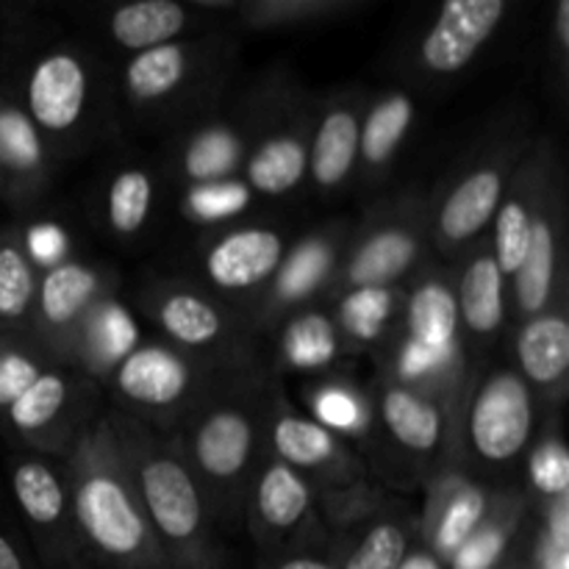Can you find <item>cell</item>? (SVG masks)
I'll use <instances>...</instances> for the list:
<instances>
[{"label":"cell","instance_id":"1","mask_svg":"<svg viewBox=\"0 0 569 569\" xmlns=\"http://www.w3.org/2000/svg\"><path fill=\"white\" fill-rule=\"evenodd\" d=\"M270 383L256 365L226 370L170 433L206 492L217 526L242 517L250 481L267 453Z\"/></svg>","mask_w":569,"mask_h":569},{"label":"cell","instance_id":"2","mask_svg":"<svg viewBox=\"0 0 569 569\" xmlns=\"http://www.w3.org/2000/svg\"><path fill=\"white\" fill-rule=\"evenodd\" d=\"M59 461L89 565L170 569L139 503L109 411H100Z\"/></svg>","mask_w":569,"mask_h":569},{"label":"cell","instance_id":"3","mask_svg":"<svg viewBox=\"0 0 569 569\" xmlns=\"http://www.w3.org/2000/svg\"><path fill=\"white\" fill-rule=\"evenodd\" d=\"M109 420L170 569H228L209 500L176 439L114 409Z\"/></svg>","mask_w":569,"mask_h":569},{"label":"cell","instance_id":"4","mask_svg":"<svg viewBox=\"0 0 569 569\" xmlns=\"http://www.w3.org/2000/svg\"><path fill=\"white\" fill-rule=\"evenodd\" d=\"M233 61L237 42L228 28L198 31L128 56L117 70V98L142 122H183L226 92Z\"/></svg>","mask_w":569,"mask_h":569},{"label":"cell","instance_id":"5","mask_svg":"<svg viewBox=\"0 0 569 569\" xmlns=\"http://www.w3.org/2000/svg\"><path fill=\"white\" fill-rule=\"evenodd\" d=\"M20 109L56 161L87 148L103 122V67L83 44H48L28 64Z\"/></svg>","mask_w":569,"mask_h":569},{"label":"cell","instance_id":"6","mask_svg":"<svg viewBox=\"0 0 569 569\" xmlns=\"http://www.w3.org/2000/svg\"><path fill=\"white\" fill-rule=\"evenodd\" d=\"M431 248L428 233V198L420 189L395 194L376 206L365 222L350 228L326 300L361 289H392L415 276L422 256Z\"/></svg>","mask_w":569,"mask_h":569},{"label":"cell","instance_id":"7","mask_svg":"<svg viewBox=\"0 0 569 569\" xmlns=\"http://www.w3.org/2000/svg\"><path fill=\"white\" fill-rule=\"evenodd\" d=\"M226 370L237 367H217L167 342L142 339L103 383L114 398V411L153 431L176 433Z\"/></svg>","mask_w":569,"mask_h":569},{"label":"cell","instance_id":"8","mask_svg":"<svg viewBox=\"0 0 569 569\" xmlns=\"http://www.w3.org/2000/svg\"><path fill=\"white\" fill-rule=\"evenodd\" d=\"M528 150L531 144H526V139H503L481 156H472L433 198H428L431 248L448 259H459L481 242Z\"/></svg>","mask_w":569,"mask_h":569},{"label":"cell","instance_id":"9","mask_svg":"<svg viewBox=\"0 0 569 569\" xmlns=\"http://www.w3.org/2000/svg\"><path fill=\"white\" fill-rule=\"evenodd\" d=\"M253 133L242 181L253 194L283 198L306 183L317 100L289 83H272L250 94Z\"/></svg>","mask_w":569,"mask_h":569},{"label":"cell","instance_id":"10","mask_svg":"<svg viewBox=\"0 0 569 569\" xmlns=\"http://www.w3.org/2000/svg\"><path fill=\"white\" fill-rule=\"evenodd\" d=\"M142 306L172 348L217 367L256 365L250 322L206 289L183 281L156 283L144 289Z\"/></svg>","mask_w":569,"mask_h":569},{"label":"cell","instance_id":"11","mask_svg":"<svg viewBox=\"0 0 569 569\" xmlns=\"http://www.w3.org/2000/svg\"><path fill=\"white\" fill-rule=\"evenodd\" d=\"M537 395L515 367H498L472 383L461 409V453L492 470L526 456L537 433Z\"/></svg>","mask_w":569,"mask_h":569},{"label":"cell","instance_id":"12","mask_svg":"<svg viewBox=\"0 0 569 569\" xmlns=\"http://www.w3.org/2000/svg\"><path fill=\"white\" fill-rule=\"evenodd\" d=\"M100 411L98 383L76 370L50 365L3 411V426L28 450L59 461Z\"/></svg>","mask_w":569,"mask_h":569},{"label":"cell","instance_id":"13","mask_svg":"<svg viewBox=\"0 0 569 569\" xmlns=\"http://www.w3.org/2000/svg\"><path fill=\"white\" fill-rule=\"evenodd\" d=\"M9 483L42 569H87L61 461L22 453L9 461Z\"/></svg>","mask_w":569,"mask_h":569},{"label":"cell","instance_id":"14","mask_svg":"<svg viewBox=\"0 0 569 569\" xmlns=\"http://www.w3.org/2000/svg\"><path fill=\"white\" fill-rule=\"evenodd\" d=\"M242 520L264 556L331 542L317 511L315 487L272 453L261 456L244 498Z\"/></svg>","mask_w":569,"mask_h":569},{"label":"cell","instance_id":"15","mask_svg":"<svg viewBox=\"0 0 569 569\" xmlns=\"http://www.w3.org/2000/svg\"><path fill=\"white\" fill-rule=\"evenodd\" d=\"M264 445L267 453L298 470L315 487V492L350 487L372 478L370 465L361 459L359 450L295 409L276 381L270 383Z\"/></svg>","mask_w":569,"mask_h":569},{"label":"cell","instance_id":"16","mask_svg":"<svg viewBox=\"0 0 569 569\" xmlns=\"http://www.w3.org/2000/svg\"><path fill=\"white\" fill-rule=\"evenodd\" d=\"M348 237V222H328L289 244L272 281L244 315L256 337H272L278 326L295 311L326 303L328 287H331Z\"/></svg>","mask_w":569,"mask_h":569},{"label":"cell","instance_id":"17","mask_svg":"<svg viewBox=\"0 0 569 569\" xmlns=\"http://www.w3.org/2000/svg\"><path fill=\"white\" fill-rule=\"evenodd\" d=\"M114 292L117 278L103 267L81 259H67L39 272L37 300L26 337L48 359V365L67 367L72 342L89 311Z\"/></svg>","mask_w":569,"mask_h":569},{"label":"cell","instance_id":"18","mask_svg":"<svg viewBox=\"0 0 569 569\" xmlns=\"http://www.w3.org/2000/svg\"><path fill=\"white\" fill-rule=\"evenodd\" d=\"M567 200L561 164L545 183L537 220L528 239L526 259L509 278V315L517 322L550 309L559 298H567Z\"/></svg>","mask_w":569,"mask_h":569},{"label":"cell","instance_id":"19","mask_svg":"<svg viewBox=\"0 0 569 569\" xmlns=\"http://www.w3.org/2000/svg\"><path fill=\"white\" fill-rule=\"evenodd\" d=\"M289 244L292 239L281 226L270 222L228 226L226 231L211 237L200 253V276L209 283L206 292L220 300L242 298L250 311L281 267Z\"/></svg>","mask_w":569,"mask_h":569},{"label":"cell","instance_id":"20","mask_svg":"<svg viewBox=\"0 0 569 569\" xmlns=\"http://www.w3.org/2000/svg\"><path fill=\"white\" fill-rule=\"evenodd\" d=\"M509 0H448L415 44V64L426 78H456L476 64L509 17Z\"/></svg>","mask_w":569,"mask_h":569},{"label":"cell","instance_id":"21","mask_svg":"<svg viewBox=\"0 0 569 569\" xmlns=\"http://www.w3.org/2000/svg\"><path fill=\"white\" fill-rule=\"evenodd\" d=\"M492 503V489L467 472L465 465H433L426 478V500L417 515V539L442 565L481 526Z\"/></svg>","mask_w":569,"mask_h":569},{"label":"cell","instance_id":"22","mask_svg":"<svg viewBox=\"0 0 569 569\" xmlns=\"http://www.w3.org/2000/svg\"><path fill=\"white\" fill-rule=\"evenodd\" d=\"M253 133L250 98L222 117H203L176 139L170 167L183 189L242 178Z\"/></svg>","mask_w":569,"mask_h":569},{"label":"cell","instance_id":"23","mask_svg":"<svg viewBox=\"0 0 569 569\" xmlns=\"http://www.w3.org/2000/svg\"><path fill=\"white\" fill-rule=\"evenodd\" d=\"M372 403L378 426L400 450L420 459H437V465H465L459 442L461 420L439 400L400 383L378 381Z\"/></svg>","mask_w":569,"mask_h":569},{"label":"cell","instance_id":"24","mask_svg":"<svg viewBox=\"0 0 569 569\" xmlns=\"http://www.w3.org/2000/svg\"><path fill=\"white\" fill-rule=\"evenodd\" d=\"M365 103V92L356 89L317 100L306 172V183H311L317 198H337L356 181Z\"/></svg>","mask_w":569,"mask_h":569},{"label":"cell","instance_id":"25","mask_svg":"<svg viewBox=\"0 0 569 569\" xmlns=\"http://www.w3.org/2000/svg\"><path fill=\"white\" fill-rule=\"evenodd\" d=\"M556 167H559V153H556L553 142L542 139V142L531 144L526 159L517 164L515 176H511L509 187L503 192V200L495 211V220L489 226V233H492L489 250H492L495 264L503 272L506 281L520 270L522 259H526L539 200H542L545 183L553 176Z\"/></svg>","mask_w":569,"mask_h":569},{"label":"cell","instance_id":"26","mask_svg":"<svg viewBox=\"0 0 569 569\" xmlns=\"http://www.w3.org/2000/svg\"><path fill=\"white\" fill-rule=\"evenodd\" d=\"M453 289L461 339L476 365L478 350L500 337L509 317V281L495 264L489 242H478L476 248L467 250L461 270L453 276Z\"/></svg>","mask_w":569,"mask_h":569},{"label":"cell","instance_id":"27","mask_svg":"<svg viewBox=\"0 0 569 569\" xmlns=\"http://www.w3.org/2000/svg\"><path fill=\"white\" fill-rule=\"evenodd\" d=\"M515 370L545 403L559 406L567 395L569 372V315L567 298L556 300L550 309L517 322L515 331Z\"/></svg>","mask_w":569,"mask_h":569},{"label":"cell","instance_id":"28","mask_svg":"<svg viewBox=\"0 0 569 569\" xmlns=\"http://www.w3.org/2000/svg\"><path fill=\"white\" fill-rule=\"evenodd\" d=\"M56 159L20 103L0 98V198L33 203L53 181Z\"/></svg>","mask_w":569,"mask_h":569},{"label":"cell","instance_id":"29","mask_svg":"<svg viewBox=\"0 0 569 569\" xmlns=\"http://www.w3.org/2000/svg\"><path fill=\"white\" fill-rule=\"evenodd\" d=\"M398 333L409 342L431 350H448L465 345L459 328L453 276L439 267L420 264V270L403 283Z\"/></svg>","mask_w":569,"mask_h":569},{"label":"cell","instance_id":"30","mask_svg":"<svg viewBox=\"0 0 569 569\" xmlns=\"http://www.w3.org/2000/svg\"><path fill=\"white\" fill-rule=\"evenodd\" d=\"M415 126L417 100L406 89H383L376 98H367L359 131V167H356V181L361 187H378L389 176Z\"/></svg>","mask_w":569,"mask_h":569},{"label":"cell","instance_id":"31","mask_svg":"<svg viewBox=\"0 0 569 569\" xmlns=\"http://www.w3.org/2000/svg\"><path fill=\"white\" fill-rule=\"evenodd\" d=\"M139 342H142V333H139L137 320L114 292L89 311L87 322L72 342L67 370L81 372L83 378L100 387Z\"/></svg>","mask_w":569,"mask_h":569},{"label":"cell","instance_id":"32","mask_svg":"<svg viewBox=\"0 0 569 569\" xmlns=\"http://www.w3.org/2000/svg\"><path fill=\"white\" fill-rule=\"evenodd\" d=\"M203 14L192 9V3H178V0H137V3H122L106 14L103 28L109 42L126 56L144 53L159 44L176 42L189 37L198 26H203Z\"/></svg>","mask_w":569,"mask_h":569},{"label":"cell","instance_id":"33","mask_svg":"<svg viewBox=\"0 0 569 569\" xmlns=\"http://www.w3.org/2000/svg\"><path fill=\"white\" fill-rule=\"evenodd\" d=\"M276 361L281 370L300 372V376H326L339 356H345L342 337L333 322L331 309L326 303L306 306L278 326Z\"/></svg>","mask_w":569,"mask_h":569},{"label":"cell","instance_id":"34","mask_svg":"<svg viewBox=\"0 0 569 569\" xmlns=\"http://www.w3.org/2000/svg\"><path fill=\"white\" fill-rule=\"evenodd\" d=\"M531 498L526 489L500 487L492 489V503L481 526L467 537L445 569H495L515 550L526 533Z\"/></svg>","mask_w":569,"mask_h":569},{"label":"cell","instance_id":"35","mask_svg":"<svg viewBox=\"0 0 569 569\" xmlns=\"http://www.w3.org/2000/svg\"><path fill=\"white\" fill-rule=\"evenodd\" d=\"M400 303H403V283L392 289H361L331 300V315L339 328L345 350H381L387 339L398 331Z\"/></svg>","mask_w":569,"mask_h":569},{"label":"cell","instance_id":"36","mask_svg":"<svg viewBox=\"0 0 569 569\" xmlns=\"http://www.w3.org/2000/svg\"><path fill=\"white\" fill-rule=\"evenodd\" d=\"M415 542L417 515L398 506L350 537L333 539L339 569H398Z\"/></svg>","mask_w":569,"mask_h":569},{"label":"cell","instance_id":"37","mask_svg":"<svg viewBox=\"0 0 569 569\" xmlns=\"http://www.w3.org/2000/svg\"><path fill=\"white\" fill-rule=\"evenodd\" d=\"M303 406V415L342 437L345 442H365L378 422L370 395L342 376H317L306 383Z\"/></svg>","mask_w":569,"mask_h":569},{"label":"cell","instance_id":"38","mask_svg":"<svg viewBox=\"0 0 569 569\" xmlns=\"http://www.w3.org/2000/svg\"><path fill=\"white\" fill-rule=\"evenodd\" d=\"M359 0H231L226 22L242 31H289L348 17Z\"/></svg>","mask_w":569,"mask_h":569},{"label":"cell","instance_id":"39","mask_svg":"<svg viewBox=\"0 0 569 569\" xmlns=\"http://www.w3.org/2000/svg\"><path fill=\"white\" fill-rule=\"evenodd\" d=\"M39 270L22 248L17 228L0 231V337H22L37 300Z\"/></svg>","mask_w":569,"mask_h":569},{"label":"cell","instance_id":"40","mask_svg":"<svg viewBox=\"0 0 569 569\" xmlns=\"http://www.w3.org/2000/svg\"><path fill=\"white\" fill-rule=\"evenodd\" d=\"M156 176L142 164H126L109 178L103 192V222L117 239H133L153 217Z\"/></svg>","mask_w":569,"mask_h":569},{"label":"cell","instance_id":"41","mask_svg":"<svg viewBox=\"0 0 569 569\" xmlns=\"http://www.w3.org/2000/svg\"><path fill=\"white\" fill-rule=\"evenodd\" d=\"M392 509L395 498L387 492V487L376 483L372 478L350 483V487L317 492V511H320V520L331 539L350 537L359 528H365L367 522L378 520V517Z\"/></svg>","mask_w":569,"mask_h":569},{"label":"cell","instance_id":"42","mask_svg":"<svg viewBox=\"0 0 569 569\" xmlns=\"http://www.w3.org/2000/svg\"><path fill=\"white\" fill-rule=\"evenodd\" d=\"M526 483L531 503H545V500H553L559 495H569V453L556 411L548 426L533 433L531 445H528Z\"/></svg>","mask_w":569,"mask_h":569},{"label":"cell","instance_id":"43","mask_svg":"<svg viewBox=\"0 0 569 569\" xmlns=\"http://www.w3.org/2000/svg\"><path fill=\"white\" fill-rule=\"evenodd\" d=\"M256 194L250 192L242 178L231 181L206 183V187H189L181 194V214L192 226L217 228L233 222L253 206Z\"/></svg>","mask_w":569,"mask_h":569},{"label":"cell","instance_id":"44","mask_svg":"<svg viewBox=\"0 0 569 569\" xmlns=\"http://www.w3.org/2000/svg\"><path fill=\"white\" fill-rule=\"evenodd\" d=\"M537 520L526 542L531 569H569V495L531 503Z\"/></svg>","mask_w":569,"mask_h":569},{"label":"cell","instance_id":"45","mask_svg":"<svg viewBox=\"0 0 569 569\" xmlns=\"http://www.w3.org/2000/svg\"><path fill=\"white\" fill-rule=\"evenodd\" d=\"M48 359L22 337H0V415L31 387L44 370Z\"/></svg>","mask_w":569,"mask_h":569},{"label":"cell","instance_id":"46","mask_svg":"<svg viewBox=\"0 0 569 569\" xmlns=\"http://www.w3.org/2000/svg\"><path fill=\"white\" fill-rule=\"evenodd\" d=\"M22 248H26L28 259L39 272L50 270V267L61 264L70 259V237L59 222H33L31 228L20 231Z\"/></svg>","mask_w":569,"mask_h":569},{"label":"cell","instance_id":"47","mask_svg":"<svg viewBox=\"0 0 569 569\" xmlns=\"http://www.w3.org/2000/svg\"><path fill=\"white\" fill-rule=\"evenodd\" d=\"M264 569H339V556L333 539L320 548H298L267 556Z\"/></svg>","mask_w":569,"mask_h":569},{"label":"cell","instance_id":"48","mask_svg":"<svg viewBox=\"0 0 569 569\" xmlns=\"http://www.w3.org/2000/svg\"><path fill=\"white\" fill-rule=\"evenodd\" d=\"M550 33H553V48L556 56H559V70L561 76H567V59H569V0H559L553 9V26H550Z\"/></svg>","mask_w":569,"mask_h":569},{"label":"cell","instance_id":"49","mask_svg":"<svg viewBox=\"0 0 569 569\" xmlns=\"http://www.w3.org/2000/svg\"><path fill=\"white\" fill-rule=\"evenodd\" d=\"M0 569H31L26 553L17 545V539L6 531L3 522H0Z\"/></svg>","mask_w":569,"mask_h":569},{"label":"cell","instance_id":"50","mask_svg":"<svg viewBox=\"0 0 569 569\" xmlns=\"http://www.w3.org/2000/svg\"><path fill=\"white\" fill-rule=\"evenodd\" d=\"M398 569H445V565L431 553V550H426L422 545H417V548H411V553L406 556L403 565H400Z\"/></svg>","mask_w":569,"mask_h":569},{"label":"cell","instance_id":"51","mask_svg":"<svg viewBox=\"0 0 569 569\" xmlns=\"http://www.w3.org/2000/svg\"><path fill=\"white\" fill-rule=\"evenodd\" d=\"M495 569H531L528 567V553H526V533H522L520 542L515 545V550H511V553L506 556V559Z\"/></svg>","mask_w":569,"mask_h":569}]
</instances>
